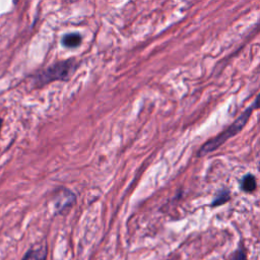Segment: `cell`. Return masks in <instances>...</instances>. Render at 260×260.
Instances as JSON below:
<instances>
[{"label":"cell","instance_id":"cell-4","mask_svg":"<svg viewBox=\"0 0 260 260\" xmlns=\"http://www.w3.org/2000/svg\"><path fill=\"white\" fill-rule=\"evenodd\" d=\"M48 250L46 246L29 249L25 252L21 260H47Z\"/></svg>","mask_w":260,"mask_h":260},{"label":"cell","instance_id":"cell-10","mask_svg":"<svg viewBox=\"0 0 260 260\" xmlns=\"http://www.w3.org/2000/svg\"><path fill=\"white\" fill-rule=\"evenodd\" d=\"M1 125H2V119L0 118V128H1Z\"/></svg>","mask_w":260,"mask_h":260},{"label":"cell","instance_id":"cell-9","mask_svg":"<svg viewBox=\"0 0 260 260\" xmlns=\"http://www.w3.org/2000/svg\"><path fill=\"white\" fill-rule=\"evenodd\" d=\"M255 103H256V105L258 106V108H260V93L256 96V99H255V101H254Z\"/></svg>","mask_w":260,"mask_h":260},{"label":"cell","instance_id":"cell-1","mask_svg":"<svg viewBox=\"0 0 260 260\" xmlns=\"http://www.w3.org/2000/svg\"><path fill=\"white\" fill-rule=\"evenodd\" d=\"M255 109H259L258 106L256 105L255 102H253L252 105H250L249 108H247L243 113L242 115L236 119L224 131H222L220 134H218L217 136L213 137L212 139L208 140L207 142H205L199 152H198V155L199 156H202V155H206L214 150H216L222 143H224L228 139H230L231 137L235 136L236 134H238L243 128L244 126L246 125L247 121L249 120L252 112L255 110Z\"/></svg>","mask_w":260,"mask_h":260},{"label":"cell","instance_id":"cell-2","mask_svg":"<svg viewBox=\"0 0 260 260\" xmlns=\"http://www.w3.org/2000/svg\"><path fill=\"white\" fill-rule=\"evenodd\" d=\"M75 59L57 62L39 72L35 77L37 86H43L54 80H67L76 68Z\"/></svg>","mask_w":260,"mask_h":260},{"label":"cell","instance_id":"cell-8","mask_svg":"<svg viewBox=\"0 0 260 260\" xmlns=\"http://www.w3.org/2000/svg\"><path fill=\"white\" fill-rule=\"evenodd\" d=\"M229 260H248L247 258V252L244 247L239 248L238 250L234 251L231 255Z\"/></svg>","mask_w":260,"mask_h":260},{"label":"cell","instance_id":"cell-7","mask_svg":"<svg viewBox=\"0 0 260 260\" xmlns=\"http://www.w3.org/2000/svg\"><path fill=\"white\" fill-rule=\"evenodd\" d=\"M230 200V192L228 190H222L219 192V194L214 198L212 201V206H218L224 204L226 201Z\"/></svg>","mask_w":260,"mask_h":260},{"label":"cell","instance_id":"cell-6","mask_svg":"<svg viewBox=\"0 0 260 260\" xmlns=\"http://www.w3.org/2000/svg\"><path fill=\"white\" fill-rule=\"evenodd\" d=\"M256 179L252 174H247L241 181V187L245 192H252L256 189Z\"/></svg>","mask_w":260,"mask_h":260},{"label":"cell","instance_id":"cell-5","mask_svg":"<svg viewBox=\"0 0 260 260\" xmlns=\"http://www.w3.org/2000/svg\"><path fill=\"white\" fill-rule=\"evenodd\" d=\"M81 43V36L77 32L66 34L62 38V44L67 48H75Z\"/></svg>","mask_w":260,"mask_h":260},{"label":"cell","instance_id":"cell-3","mask_svg":"<svg viewBox=\"0 0 260 260\" xmlns=\"http://www.w3.org/2000/svg\"><path fill=\"white\" fill-rule=\"evenodd\" d=\"M75 202V196L69 190L65 188H61L59 194H57V198L55 201L56 210L62 213L64 210L70 208Z\"/></svg>","mask_w":260,"mask_h":260}]
</instances>
